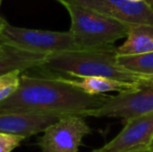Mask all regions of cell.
<instances>
[{
	"instance_id": "obj_1",
	"label": "cell",
	"mask_w": 153,
	"mask_h": 152,
	"mask_svg": "<svg viewBox=\"0 0 153 152\" xmlns=\"http://www.w3.org/2000/svg\"><path fill=\"white\" fill-rule=\"evenodd\" d=\"M111 95H90L49 73L21 75L20 85L10 97L0 102V113H38L89 118Z\"/></svg>"
},
{
	"instance_id": "obj_2",
	"label": "cell",
	"mask_w": 153,
	"mask_h": 152,
	"mask_svg": "<svg viewBox=\"0 0 153 152\" xmlns=\"http://www.w3.org/2000/svg\"><path fill=\"white\" fill-rule=\"evenodd\" d=\"M36 69L66 77H104L130 83H147L153 78L133 73L118 63L117 47L66 51L47 55Z\"/></svg>"
},
{
	"instance_id": "obj_3",
	"label": "cell",
	"mask_w": 153,
	"mask_h": 152,
	"mask_svg": "<svg viewBox=\"0 0 153 152\" xmlns=\"http://www.w3.org/2000/svg\"><path fill=\"white\" fill-rule=\"evenodd\" d=\"M71 19L69 29L83 49L114 46V43L128 35L129 25L99 12L76 4H62Z\"/></svg>"
},
{
	"instance_id": "obj_4",
	"label": "cell",
	"mask_w": 153,
	"mask_h": 152,
	"mask_svg": "<svg viewBox=\"0 0 153 152\" xmlns=\"http://www.w3.org/2000/svg\"><path fill=\"white\" fill-rule=\"evenodd\" d=\"M0 43L27 52L50 55L83 50L70 31H51L14 26L6 20L0 24Z\"/></svg>"
},
{
	"instance_id": "obj_5",
	"label": "cell",
	"mask_w": 153,
	"mask_h": 152,
	"mask_svg": "<svg viewBox=\"0 0 153 152\" xmlns=\"http://www.w3.org/2000/svg\"><path fill=\"white\" fill-rule=\"evenodd\" d=\"M91 128L80 116H64L44 130L38 140L43 152H78Z\"/></svg>"
},
{
	"instance_id": "obj_6",
	"label": "cell",
	"mask_w": 153,
	"mask_h": 152,
	"mask_svg": "<svg viewBox=\"0 0 153 152\" xmlns=\"http://www.w3.org/2000/svg\"><path fill=\"white\" fill-rule=\"evenodd\" d=\"M153 113V81L145 83L139 90L109 96L103 106L94 110L93 118L128 119Z\"/></svg>"
},
{
	"instance_id": "obj_7",
	"label": "cell",
	"mask_w": 153,
	"mask_h": 152,
	"mask_svg": "<svg viewBox=\"0 0 153 152\" xmlns=\"http://www.w3.org/2000/svg\"><path fill=\"white\" fill-rule=\"evenodd\" d=\"M62 4H76L89 7L127 25L148 24L153 26V8L144 0H56Z\"/></svg>"
},
{
	"instance_id": "obj_8",
	"label": "cell",
	"mask_w": 153,
	"mask_h": 152,
	"mask_svg": "<svg viewBox=\"0 0 153 152\" xmlns=\"http://www.w3.org/2000/svg\"><path fill=\"white\" fill-rule=\"evenodd\" d=\"M153 141V113L128 119L124 128L96 152H134L149 149Z\"/></svg>"
},
{
	"instance_id": "obj_9",
	"label": "cell",
	"mask_w": 153,
	"mask_h": 152,
	"mask_svg": "<svg viewBox=\"0 0 153 152\" xmlns=\"http://www.w3.org/2000/svg\"><path fill=\"white\" fill-rule=\"evenodd\" d=\"M64 116L38 113H0V132L28 138L44 132Z\"/></svg>"
},
{
	"instance_id": "obj_10",
	"label": "cell",
	"mask_w": 153,
	"mask_h": 152,
	"mask_svg": "<svg viewBox=\"0 0 153 152\" xmlns=\"http://www.w3.org/2000/svg\"><path fill=\"white\" fill-rule=\"evenodd\" d=\"M66 82L90 95H106V93H128L139 90L145 83H130L104 77H66L61 76Z\"/></svg>"
},
{
	"instance_id": "obj_11",
	"label": "cell",
	"mask_w": 153,
	"mask_h": 152,
	"mask_svg": "<svg viewBox=\"0 0 153 152\" xmlns=\"http://www.w3.org/2000/svg\"><path fill=\"white\" fill-rule=\"evenodd\" d=\"M47 55L27 52L5 45V52L0 55V76L14 71H26L42 66Z\"/></svg>"
},
{
	"instance_id": "obj_12",
	"label": "cell",
	"mask_w": 153,
	"mask_h": 152,
	"mask_svg": "<svg viewBox=\"0 0 153 152\" xmlns=\"http://www.w3.org/2000/svg\"><path fill=\"white\" fill-rule=\"evenodd\" d=\"M153 51V26L148 24H132L122 45L117 47L118 55H135Z\"/></svg>"
},
{
	"instance_id": "obj_13",
	"label": "cell",
	"mask_w": 153,
	"mask_h": 152,
	"mask_svg": "<svg viewBox=\"0 0 153 152\" xmlns=\"http://www.w3.org/2000/svg\"><path fill=\"white\" fill-rule=\"evenodd\" d=\"M118 63L133 73L153 78V51L135 55H118Z\"/></svg>"
},
{
	"instance_id": "obj_14",
	"label": "cell",
	"mask_w": 153,
	"mask_h": 152,
	"mask_svg": "<svg viewBox=\"0 0 153 152\" xmlns=\"http://www.w3.org/2000/svg\"><path fill=\"white\" fill-rule=\"evenodd\" d=\"M22 71H14L0 76V102L13 95L20 85Z\"/></svg>"
},
{
	"instance_id": "obj_15",
	"label": "cell",
	"mask_w": 153,
	"mask_h": 152,
	"mask_svg": "<svg viewBox=\"0 0 153 152\" xmlns=\"http://www.w3.org/2000/svg\"><path fill=\"white\" fill-rule=\"evenodd\" d=\"M24 136L0 132V152H12L19 147L24 140Z\"/></svg>"
},
{
	"instance_id": "obj_16",
	"label": "cell",
	"mask_w": 153,
	"mask_h": 152,
	"mask_svg": "<svg viewBox=\"0 0 153 152\" xmlns=\"http://www.w3.org/2000/svg\"><path fill=\"white\" fill-rule=\"evenodd\" d=\"M4 52H5V45L0 43V55H2Z\"/></svg>"
},
{
	"instance_id": "obj_17",
	"label": "cell",
	"mask_w": 153,
	"mask_h": 152,
	"mask_svg": "<svg viewBox=\"0 0 153 152\" xmlns=\"http://www.w3.org/2000/svg\"><path fill=\"white\" fill-rule=\"evenodd\" d=\"M145 1L147 2V3L149 4V5L153 8V0H145Z\"/></svg>"
},
{
	"instance_id": "obj_18",
	"label": "cell",
	"mask_w": 153,
	"mask_h": 152,
	"mask_svg": "<svg viewBox=\"0 0 153 152\" xmlns=\"http://www.w3.org/2000/svg\"><path fill=\"white\" fill-rule=\"evenodd\" d=\"M93 152H96L95 150H93ZM134 152H153L152 150H150V149H147V150H142V151H134Z\"/></svg>"
},
{
	"instance_id": "obj_19",
	"label": "cell",
	"mask_w": 153,
	"mask_h": 152,
	"mask_svg": "<svg viewBox=\"0 0 153 152\" xmlns=\"http://www.w3.org/2000/svg\"><path fill=\"white\" fill-rule=\"evenodd\" d=\"M131 2H141V1H144V0H129Z\"/></svg>"
},
{
	"instance_id": "obj_20",
	"label": "cell",
	"mask_w": 153,
	"mask_h": 152,
	"mask_svg": "<svg viewBox=\"0 0 153 152\" xmlns=\"http://www.w3.org/2000/svg\"><path fill=\"white\" fill-rule=\"evenodd\" d=\"M149 149H150V150H152V151H153V141H152V143H151V145H150V147H149Z\"/></svg>"
},
{
	"instance_id": "obj_21",
	"label": "cell",
	"mask_w": 153,
	"mask_h": 152,
	"mask_svg": "<svg viewBox=\"0 0 153 152\" xmlns=\"http://www.w3.org/2000/svg\"><path fill=\"white\" fill-rule=\"evenodd\" d=\"M2 20H3V18H1V17H0V24H1V22H2Z\"/></svg>"
},
{
	"instance_id": "obj_22",
	"label": "cell",
	"mask_w": 153,
	"mask_h": 152,
	"mask_svg": "<svg viewBox=\"0 0 153 152\" xmlns=\"http://www.w3.org/2000/svg\"><path fill=\"white\" fill-rule=\"evenodd\" d=\"M1 1H2V0H0V3H1Z\"/></svg>"
}]
</instances>
